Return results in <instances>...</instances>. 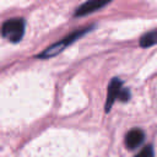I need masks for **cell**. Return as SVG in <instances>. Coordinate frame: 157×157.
I'll use <instances>...</instances> for the list:
<instances>
[{"mask_svg": "<svg viewBox=\"0 0 157 157\" xmlns=\"http://www.w3.org/2000/svg\"><path fill=\"white\" fill-rule=\"evenodd\" d=\"M128 101L130 98V93L128 90L123 88V82L119 78H113L108 87V96L105 101V112H109L115 99Z\"/></svg>", "mask_w": 157, "mask_h": 157, "instance_id": "cell-3", "label": "cell"}, {"mask_svg": "<svg viewBox=\"0 0 157 157\" xmlns=\"http://www.w3.org/2000/svg\"><path fill=\"white\" fill-rule=\"evenodd\" d=\"M157 43V29L156 31H151V32H147L145 33L141 38H140V45L142 48H147V47H151L153 44Z\"/></svg>", "mask_w": 157, "mask_h": 157, "instance_id": "cell-6", "label": "cell"}, {"mask_svg": "<svg viewBox=\"0 0 157 157\" xmlns=\"http://www.w3.org/2000/svg\"><path fill=\"white\" fill-rule=\"evenodd\" d=\"M144 140H145V134L141 129H131L130 131H128L125 136V145L128 148L134 150L137 146H140L141 142H144Z\"/></svg>", "mask_w": 157, "mask_h": 157, "instance_id": "cell-5", "label": "cell"}, {"mask_svg": "<svg viewBox=\"0 0 157 157\" xmlns=\"http://www.w3.org/2000/svg\"><path fill=\"white\" fill-rule=\"evenodd\" d=\"M2 36L12 43H17L22 39L25 33V21L22 18H11L4 22L1 28Z\"/></svg>", "mask_w": 157, "mask_h": 157, "instance_id": "cell-2", "label": "cell"}, {"mask_svg": "<svg viewBox=\"0 0 157 157\" xmlns=\"http://www.w3.org/2000/svg\"><path fill=\"white\" fill-rule=\"evenodd\" d=\"M90 29H91V27L85 28V29H81V31H76V32H74V33L66 36V37H65L64 39H61L60 42L54 43L53 45H50L49 48H47L44 52H42V53L38 55V58H40V59H48V58H52V56L58 55V54H59L60 52H63L66 47H69L74 40H76L77 38L82 37V36H83L85 33H87Z\"/></svg>", "mask_w": 157, "mask_h": 157, "instance_id": "cell-1", "label": "cell"}, {"mask_svg": "<svg viewBox=\"0 0 157 157\" xmlns=\"http://www.w3.org/2000/svg\"><path fill=\"white\" fill-rule=\"evenodd\" d=\"M135 157H155L153 147H152L151 145H148V146L144 147V148L141 150V152H140V153H137Z\"/></svg>", "mask_w": 157, "mask_h": 157, "instance_id": "cell-7", "label": "cell"}, {"mask_svg": "<svg viewBox=\"0 0 157 157\" xmlns=\"http://www.w3.org/2000/svg\"><path fill=\"white\" fill-rule=\"evenodd\" d=\"M112 0H87L86 2H83L80 7L76 9L75 11V16H85L88 15L93 11H97L102 7H104L107 4H109Z\"/></svg>", "mask_w": 157, "mask_h": 157, "instance_id": "cell-4", "label": "cell"}]
</instances>
